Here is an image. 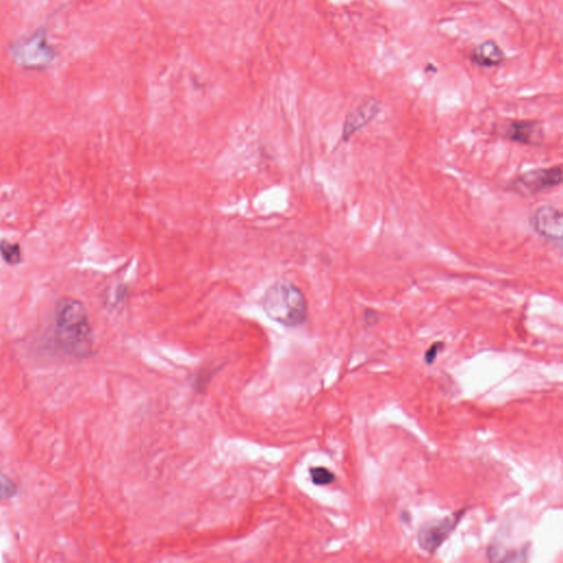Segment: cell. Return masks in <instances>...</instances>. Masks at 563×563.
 Masks as SVG:
<instances>
[{"label": "cell", "instance_id": "6da1fadb", "mask_svg": "<svg viewBox=\"0 0 563 563\" xmlns=\"http://www.w3.org/2000/svg\"><path fill=\"white\" fill-rule=\"evenodd\" d=\"M55 342L63 353L86 360L94 352V333L87 310L74 298H62L55 308Z\"/></svg>", "mask_w": 563, "mask_h": 563}, {"label": "cell", "instance_id": "7a4b0ae2", "mask_svg": "<svg viewBox=\"0 0 563 563\" xmlns=\"http://www.w3.org/2000/svg\"><path fill=\"white\" fill-rule=\"evenodd\" d=\"M262 307L272 321L285 327H298L307 318V300L298 286L286 279H279L268 288Z\"/></svg>", "mask_w": 563, "mask_h": 563}, {"label": "cell", "instance_id": "3957f363", "mask_svg": "<svg viewBox=\"0 0 563 563\" xmlns=\"http://www.w3.org/2000/svg\"><path fill=\"white\" fill-rule=\"evenodd\" d=\"M11 54L17 63L29 68H47L55 59L54 50L42 29L30 36L17 40L11 47Z\"/></svg>", "mask_w": 563, "mask_h": 563}, {"label": "cell", "instance_id": "277c9868", "mask_svg": "<svg viewBox=\"0 0 563 563\" xmlns=\"http://www.w3.org/2000/svg\"><path fill=\"white\" fill-rule=\"evenodd\" d=\"M562 183L560 166L538 168L522 174L509 184V191L522 196H532L548 189H553Z\"/></svg>", "mask_w": 563, "mask_h": 563}, {"label": "cell", "instance_id": "5b68a950", "mask_svg": "<svg viewBox=\"0 0 563 563\" xmlns=\"http://www.w3.org/2000/svg\"><path fill=\"white\" fill-rule=\"evenodd\" d=\"M463 514L465 512L457 513L453 516L444 517L442 520L423 526L418 532V543L421 549L426 553H434L455 529Z\"/></svg>", "mask_w": 563, "mask_h": 563}, {"label": "cell", "instance_id": "8992f818", "mask_svg": "<svg viewBox=\"0 0 563 563\" xmlns=\"http://www.w3.org/2000/svg\"><path fill=\"white\" fill-rule=\"evenodd\" d=\"M532 225L545 240L561 248L562 244V212L553 206H541L532 217Z\"/></svg>", "mask_w": 563, "mask_h": 563}, {"label": "cell", "instance_id": "52a82bcc", "mask_svg": "<svg viewBox=\"0 0 563 563\" xmlns=\"http://www.w3.org/2000/svg\"><path fill=\"white\" fill-rule=\"evenodd\" d=\"M380 110L381 103L377 99L369 98L363 101L360 106L352 111L349 116L346 117L344 131H342V140L348 141L352 136L363 129L370 122L374 119Z\"/></svg>", "mask_w": 563, "mask_h": 563}, {"label": "cell", "instance_id": "ba28073f", "mask_svg": "<svg viewBox=\"0 0 563 563\" xmlns=\"http://www.w3.org/2000/svg\"><path fill=\"white\" fill-rule=\"evenodd\" d=\"M507 139L520 145L540 147L543 143V132L537 122L516 120L505 130Z\"/></svg>", "mask_w": 563, "mask_h": 563}, {"label": "cell", "instance_id": "9c48e42d", "mask_svg": "<svg viewBox=\"0 0 563 563\" xmlns=\"http://www.w3.org/2000/svg\"><path fill=\"white\" fill-rule=\"evenodd\" d=\"M470 59L481 68H495L503 63L504 52L495 42H484L472 50Z\"/></svg>", "mask_w": 563, "mask_h": 563}, {"label": "cell", "instance_id": "30bf717a", "mask_svg": "<svg viewBox=\"0 0 563 563\" xmlns=\"http://www.w3.org/2000/svg\"><path fill=\"white\" fill-rule=\"evenodd\" d=\"M0 256L9 265H17L21 262V247L19 243L3 240L0 242Z\"/></svg>", "mask_w": 563, "mask_h": 563}, {"label": "cell", "instance_id": "8fae6325", "mask_svg": "<svg viewBox=\"0 0 563 563\" xmlns=\"http://www.w3.org/2000/svg\"><path fill=\"white\" fill-rule=\"evenodd\" d=\"M17 485L9 476L0 472V502L8 501L17 494Z\"/></svg>", "mask_w": 563, "mask_h": 563}, {"label": "cell", "instance_id": "7c38bea8", "mask_svg": "<svg viewBox=\"0 0 563 563\" xmlns=\"http://www.w3.org/2000/svg\"><path fill=\"white\" fill-rule=\"evenodd\" d=\"M309 472L312 481L316 485H328L335 481V474L328 469L318 467V468L310 469Z\"/></svg>", "mask_w": 563, "mask_h": 563}, {"label": "cell", "instance_id": "4fadbf2b", "mask_svg": "<svg viewBox=\"0 0 563 563\" xmlns=\"http://www.w3.org/2000/svg\"><path fill=\"white\" fill-rule=\"evenodd\" d=\"M442 348H444V342H434V344L427 350L426 354H425V361H426L427 365H432V363H434L437 356H438V353H439Z\"/></svg>", "mask_w": 563, "mask_h": 563}, {"label": "cell", "instance_id": "5bb4252c", "mask_svg": "<svg viewBox=\"0 0 563 563\" xmlns=\"http://www.w3.org/2000/svg\"><path fill=\"white\" fill-rule=\"evenodd\" d=\"M379 321V315L375 313L374 310H367L365 313V323L367 325L372 326L377 323Z\"/></svg>", "mask_w": 563, "mask_h": 563}]
</instances>
